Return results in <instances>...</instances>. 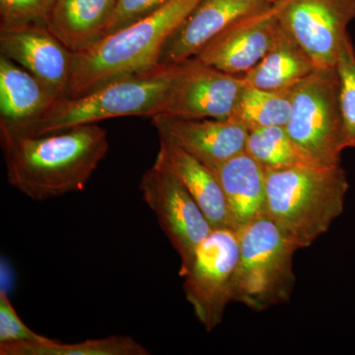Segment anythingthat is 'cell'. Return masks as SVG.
Masks as SVG:
<instances>
[{
	"instance_id": "obj_1",
	"label": "cell",
	"mask_w": 355,
	"mask_h": 355,
	"mask_svg": "<svg viewBox=\"0 0 355 355\" xmlns=\"http://www.w3.org/2000/svg\"><path fill=\"white\" fill-rule=\"evenodd\" d=\"M0 141L9 184L37 202L83 191L110 147L97 123Z\"/></svg>"
},
{
	"instance_id": "obj_2",
	"label": "cell",
	"mask_w": 355,
	"mask_h": 355,
	"mask_svg": "<svg viewBox=\"0 0 355 355\" xmlns=\"http://www.w3.org/2000/svg\"><path fill=\"white\" fill-rule=\"evenodd\" d=\"M202 0H168L144 17L73 53L67 97H78L160 65L166 44Z\"/></svg>"
},
{
	"instance_id": "obj_3",
	"label": "cell",
	"mask_w": 355,
	"mask_h": 355,
	"mask_svg": "<svg viewBox=\"0 0 355 355\" xmlns=\"http://www.w3.org/2000/svg\"><path fill=\"white\" fill-rule=\"evenodd\" d=\"M181 64L159 65L123 77L78 97L58 99L39 118L6 137H36L121 116L164 114Z\"/></svg>"
},
{
	"instance_id": "obj_4",
	"label": "cell",
	"mask_w": 355,
	"mask_h": 355,
	"mask_svg": "<svg viewBox=\"0 0 355 355\" xmlns=\"http://www.w3.org/2000/svg\"><path fill=\"white\" fill-rule=\"evenodd\" d=\"M265 171L266 216L298 249L311 246L342 214L349 182L340 165Z\"/></svg>"
},
{
	"instance_id": "obj_5",
	"label": "cell",
	"mask_w": 355,
	"mask_h": 355,
	"mask_svg": "<svg viewBox=\"0 0 355 355\" xmlns=\"http://www.w3.org/2000/svg\"><path fill=\"white\" fill-rule=\"evenodd\" d=\"M239 260L231 299L261 312L291 300L296 245L268 216L238 231Z\"/></svg>"
},
{
	"instance_id": "obj_6",
	"label": "cell",
	"mask_w": 355,
	"mask_h": 355,
	"mask_svg": "<svg viewBox=\"0 0 355 355\" xmlns=\"http://www.w3.org/2000/svg\"><path fill=\"white\" fill-rule=\"evenodd\" d=\"M286 130L320 162L340 165L345 146L336 67L316 69L294 88Z\"/></svg>"
},
{
	"instance_id": "obj_7",
	"label": "cell",
	"mask_w": 355,
	"mask_h": 355,
	"mask_svg": "<svg viewBox=\"0 0 355 355\" xmlns=\"http://www.w3.org/2000/svg\"><path fill=\"white\" fill-rule=\"evenodd\" d=\"M144 202L181 259L180 275L190 268L198 247L212 232L211 224L181 180L164 161L156 157L139 184Z\"/></svg>"
},
{
	"instance_id": "obj_8",
	"label": "cell",
	"mask_w": 355,
	"mask_h": 355,
	"mask_svg": "<svg viewBox=\"0 0 355 355\" xmlns=\"http://www.w3.org/2000/svg\"><path fill=\"white\" fill-rule=\"evenodd\" d=\"M239 260V236L232 228L214 229L198 247L183 275L186 299L205 330L220 324L232 301L233 280Z\"/></svg>"
},
{
	"instance_id": "obj_9",
	"label": "cell",
	"mask_w": 355,
	"mask_h": 355,
	"mask_svg": "<svg viewBox=\"0 0 355 355\" xmlns=\"http://www.w3.org/2000/svg\"><path fill=\"white\" fill-rule=\"evenodd\" d=\"M280 26L317 69L336 67L355 0H277Z\"/></svg>"
},
{
	"instance_id": "obj_10",
	"label": "cell",
	"mask_w": 355,
	"mask_h": 355,
	"mask_svg": "<svg viewBox=\"0 0 355 355\" xmlns=\"http://www.w3.org/2000/svg\"><path fill=\"white\" fill-rule=\"evenodd\" d=\"M280 31L279 4L275 0L229 26L195 58L225 73L242 76L263 60Z\"/></svg>"
},
{
	"instance_id": "obj_11",
	"label": "cell",
	"mask_w": 355,
	"mask_h": 355,
	"mask_svg": "<svg viewBox=\"0 0 355 355\" xmlns=\"http://www.w3.org/2000/svg\"><path fill=\"white\" fill-rule=\"evenodd\" d=\"M243 87L241 76H231L191 58L181 64L164 114L228 120Z\"/></svg>"
},
{
	"instance_id": "obj_12",
	"label": "cell",
	"mask_w": 355,
	"mask_h": 355,
	"mask_svg": "<svg viewBox=\"0 0 355 355\" xmlns=\"http://www.w3.org/2000/svg\"><path fill=\"white\" fill-rule=\"evenodd\" d=\"M153 123L159 139L183 149L210 169L246 151L249 132L235 121L160 114L153 116Z\"/></svg>"
},
{
	"instance_id": "obj_13",
	"label": "cell",
	"mask_w": 355,
	"mask_h": 355,
	"mask_svg": "<svg viewBox=\"0 0 355 355\" xmlns=\"http://www.w3.org/2000/svg\"><path fill=\"white\" fill-rule=\"evenodd\" d=\"M0 53L28 70L58 99L67 97L73 53L48 26L0 29Z\"/></svg>"
},
{
	"instance_id": "obj_14",
	"label": "cell",
	"mask_w": 355,
	"mask_h": 355,
	"mask_svg": "<svg viewBox=\"0 0 355 355\" xmlns=\"http://www.w3.org/2000/svg\"><path fill=\"white\" fill-rule=\"evenodd\" d=\"M275 0H202L172 35L160 65H178L197 57L202 49L229 26L270 6Z\"/></svg>"
},
{
	"instance_id": "obj_15",
	"label": "cell",
	"mask_w": 355,
	"mask_h": 355,
	"mask_svg": "<svg viewBox=\"0 0 355 355\" xmlns=\"http://www.w3.org/2000/svg\"><path fill=\"white\" fill-rule=\"evenodd\" d=\"M210 170L223 191L231 228L238 232L266 216V171L246 151Z\"/></svg>"
},
{
	"instance_id": "obj_16",
	"label": "cell",
	"mask_w": 355,
	"mask_h": 355,
	"mask_svg": "<svg viewBox=\"0 0 355 355\" xmlns=\"http://www.w3.org/2000/svg\"><path fill=\"white\" fill-rule=\"evenodd\" d=\"M58 100L28 70L0 57V132H14L38 120Z\"/></svg>"
},
{
	"instance_id": "obj_17",
	"label": "cell",
	"mask_w": 355,
	"mask_h": 355,
	"mask_svg": "<svg viewBox=\"0 0 355 355\" xmlns=\"http://www.w3.org/2000/svg\"><path fill=\"white\" fill-rule=\"evenodd\" d=\"M118 1L57 0L46 26L71 53H81L105 36Z\"/></svg>"
},
{
	"instance_id": "obj_18",
	"label": "cell",
	"mask_w": 355,
	"mask_h": 355,
	"mask_svg": "<svg viewBox=\"0 0 355 355\" xmlns=\"http://www.w3.org/2000/svg\"><path fill=\"white\" fill-rule=\"evenodd\" d=\"M157 157L164 161L181 180L212 228H231L223 191L212 170L183 149L165 140H160Z\"/></svg>"
},
{
	"instance_id": "obj_19",
	"label": "cell",
	"mask_w": 355,
	"mask_h": 355,
	"mask_svg": "<svg viewBox=\"0 0 355 355\" xmlns=\"http://www.w3.org/2000/svg\"><path fill=\"white\" fill-rule=\"evenodd\" d=\"M316 69L307 53L282 27L263 60L241 77L250 87L284 91L296 87Z\"/></svg>"
},
{
	"instance_id": "obj_20",
	"label": "cell",
	"mask_w": 355,
	"mask_h": 355,
	"mask_svg": "<svg viewBox=\"0 0 355 355\" xmlns=\"http://www.w3.org/2000/svg\"><path fill=\"white\" fill-rule=\"evenodd\" d=\"M246 153L265 170L327 167L299 146L284 127L266 128L250 132Z\"/></svg>"
},
{
	"instance_id": "obj_21",
	"label": "cell",
	"mask_w": 355,
	"mask_h": 355,
	"mask_svg": "<svg viewBox=\"0 0 355 355\" xmlns=\"http://www.w3.org/2000/svg\"><path fill=\"white\" fill-rule=\"evenodd\" d=\"M294 88L270 91L244 84L228 120L239 123L249 132L266 128H286L291 119Z\"/></svg>"
},
{
	"instance_id": "obj_22",
	"label": "cell",
	"mask_w": 355,
	"mask_h": 355,
	"mask_svg": "<svg viewBox=\"0 0 355 355\" xmlns=\"http://www.w3.org/2000/svg\"><path fill=\"white\" fill-rule=\"evenodd\" d=\"M1 355H148L141 343L130 336H111L76 343H62L49 338L40 342L0 345Z\"/></svg>"
},
{
	"instance_id": "obj_23",
	"label": "cell",
	"mask_w": 355,
	"mask_h": 355,
	"mask_svg": "<svg viewBox=\"0 0 355 355\" xmlns=\"http://www.w3.org/2000/svg\"><path fill=\"white\" fill-rule=\"evenodd\" d=\"M340 84L345 148L355 147V51L349 35L343 39L336 64Z\"/></svg>"
},
{
	"instance_id": "obj_24",
	"label": "cell",
	"mask_w": 355,
	"mask_h": 355,
	"mask_svg": "<svg viewBox=\"0 0 355 355\" xmlns=\"http://www.w3.org/2000/svg\"><path fill=\"white\" fill-rule=\"evenodd\" d=\"M57 0H0V29L46 25Z\"/></svg>"
},
{
	"instance_id": "obj_25",
	"label": "cell",
	"mask_w": 355,
	"mask_h": 355,
	"mask_svg": "<svg viewBox=\"0 0 355 355\" xmlns=\"http://www.w3.org/2000/svg\"><path fill=\"white\" fill-rule=\"evenodd\" d=\"M49 338L28 328L18 316L4 291L0 292V345L10 343L40 342Z\"/></svg>"
},
{
	"instance_id": "obj_26",
	"label": "cell",
	"mask_w": 355,
	"mask_h": 355,
	"mask_svg": "<svg viewBox=\"0 0 355 355\" xmlns=\"http://www.w3.org/2000/svg\"><path fill=\"white\" fill-rule=\"evenodd\" d=\"M167 1L168 0H119L105 36L130 24L133 21L144 17Z\"/></svg>"
}]
</instances>
